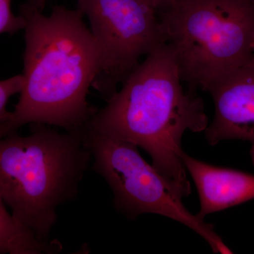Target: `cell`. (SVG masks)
<instances>
[{
	"mask_svg": "<svg viewBox=\"0 0 254 254\" xmlns=\"http://www.w3.org/2000/svg\"><path fill=\"white\" fill-rule=\"evenodd\" d=\"M182 83L175 52L165 42L145 56L85 127L143 148L183 198L191 187L182 160V138L187 131H205L209 122L202 98Z\"/></svg>",
	"mask_w": 254,
	"mask_h": 254,
	"instance_id": "1",
	"label": "cell"
},
{
	"mask_svg": "<svg viewBox=\"0 0 254 254\" xmlns=\"http://www.w3.org/2000/svg\"><path fill=\"white\" fill-rule=\"evenodd\" d=\"M19 14L26 21L23 83L14 111L0 123V137L31 124L84 127L97 110L87 95L99 60L83 13L57 5L49 16L22 8Z\"/></svg>",
	"mask_w": 254,
	"mask_h": 254,
	"instance_id": "2",
	"label": "cell"
},
{
	"mask_svg": "<svg viewBox=\"0 0 254 254\" xmlns=\"http://www.w3.org/2000/svg\"><path fill=\"white\" fill-rule=\"evenodd\" d=\"M85 127L60 133L31 124V133L0 137V193L15 220L50 242L58 207L77 196L92 163Z\"/></svg>",
	"mask_w": 254,
	"mask_h": 254,
	"instance_id": "3",
	"label": "cell"
},
{
	"mask_svg": "<svg viewBox=\"0 0 254 254\" xmlns=\"http://www.w3.org/2000/svg\"><path fill=\"white\" fill-rule=\"evenodd\" d=\"M158 15L190 91H206L254 53V0H177Z\"/></svg>",
	"mask_w": 254,
	"mask_h": 254,
	"instance_id": "4",
	"label": "cell"
},
{
	"mask_svg": "<svg viewBox=\"0 0 254 254\" xmlns=\"http://www.w3.org/2000/svg\"><path fill=\"white\" fill-rule=\"evenodd\" d=\"M84 139L91 153L92 168L111 188L119 213L130 220L145 213L173 219L200 235L214 253L232 254L212 224L187 210L182 197L145 161L137 145L100 136L86 128Z\"/></svg>",
	"mask_w": 254,
	"mask_h": 254,
	"instance_id": "5",
	"label": "cell"
},
{
	"mask_svg": "<svg viewBox=\"0 0 254 254\" xmlns=\"http://www.w3.org/2000/svg\"><path fill=\"white\" fill-rule=\"evenodd\" d=\"M89 21L98 52L92 87L106 101L118 91L140 59L166 42L152 0H77Z\"/></svg>",
	"mask_w": 254,
	"mask_h": 254,
	"instance_id": "6",
	"label": "cell"
},
{
	"mask_svg": "<svg viewBox=\"0 0 254 254\" xmlns=\"http://www.w3.org/2000/svg\"><path fill=\"white\" fill-rule=\"evenodd\" d=\"M206 92L214 103L213 119L205 130L209 145L229 139L250 142L254 165V53Z\"/></svg>",
	"mask_w": 254,
	"mask_h": 254,
	"instance_id": "7",
	"label": "cell"
},
{
	"mask_svg": "<svg viewBox=\"0 0 254 254\" xmlns=\"http://www.w3.org/2000/svg\"><path fill=\"white\" fill-rule=\"evenodd\" d=\"M182 160L199 196L198 218L204 220L210 214L254 199V175L210 165L186 153Z\"/></svg>",
	"mask_w": 254,
	"mask_h": 254,
	"instance_id": "8",
	"label": "cell"
},
{
	"mask_svg": "<svg viewBox=\"0 0 254 254\" xmlns=\"http://www.w3.org/2000/svg\"><path fill=\"white\" fill-rule=\"evenodd\" d=\"M63 250L58 240L41 242L8 210L0 193V254H55Z\"/></svg>",
	"mask_w": 254,
	"mask_h": 254,
	"instance_id": "9",
	"label": "cell"
},
{
	"mask_svg": "<svg viewBox=\"0 0 254 254\" xmlns=\"http://www.w3.org/2000/svg\"><path fill=\"white\" fill-rule=\"evenodd\" d=\"M23 83L22 74L0 81V123L9 119L11 112L6 109V105L11 96L21 92Z\"/></svg>",
	"mask_w": 254,
	"mask_h": 254,
	"instance_id": "10",
	"label": "cell"
},
{
	"mask_svg": "<svg viewBox=\"0 0 254 254\" xmlns=\"http://www.w3.org/2000/svg\"><path fill=\"white\" fill-rule=\"evenodd\" d=\"M26 21L21 14L16 16L11 11V0H0V34L12 35L24 29Z\"/></svg>",
	"mask_w": 254,
	"mask_h": 254,
	"instance_id": "11",
	"label": "cell"
},
{
	"mask_svg": "<svg viewBox=\"0 0 254 254\" xmlns=\"http://www.w3.org/2000/svg\"><path fill=\"white\" fill-rule=\"evenodd\" d=\"M46 1L47 0H27V1L21 5L20 8L43 12L45 6H46Z\"/></svg>",
	"mask_w": 254,
	"mask_h": 254,
	"instance_id": "12",
	"label": "cell"
},
{
	"mask_svg": "<svg viewBox=\"0 0 254 254\" xmlns=\"http://www.w3.org/2000/svg\"><path fill=\"white\" fill-rule=\"evenodd\" d=\"M176 1L177 0H152L158 11L168 7L170 5Z\"/></svg>",
	"mask_w": 254,
	"mask_h": 254,
	"instance_id": "13",
	"label": "cell"
},
{
	"mask_svg": "<svg viewBox=\"0 0 254 254\" xmlns=\"http://www.w3.org/2000/svg\"><path fill=\"white\" fill-rule=\"evenodd\" d=\"M252 50H253V52H254V38L253 41H252Z\"/></svg>",
	"mask_w": 254,
	"mask_h": 254,
	"instance_id": "14",
	"label": "cell"
}]
</instances>
